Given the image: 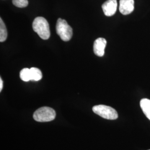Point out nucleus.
Segmentation results:
<instances>
[{
  "label": "nucleus",
  "instance_id": "f257e3e1",
  "mask_svg": "<svg viewBox=\"0 0 150 150\" xmlns=\"http://www.w3.org/2000/svg\"><path fill=\"white\" fill-rule=\"evenodd\" d=\"M33 31L43 40H48L50 37V30L47 21L42 17L35 18L32 23Z\"/></svg>",
  "mask_w": 150,
  "mask_h": 150
},
{
  "label": "nucleus",
  "instance_id": "f03ea898",
  "mask_svg": "<svg viewBox=\"0 0 150 150\" xmlns=\"http://www.w3.org/2000/svg\"><path fill=\"white\" fill-rule=\"evenodd\" d=\"M56 112L53 108L49 107H42L38 109L33 115V119L38 122H49L56 117Z\"/></svg>",
  "mask_w": 150,
  "mask_h": 150
},
{
  "label": "nucleus",
  "instance_id": "7ed1b4c3",
  "mask_svg": "<svg viewBox=\"0 0 150 150\" xmlns=\"http://www.w3.org/2000/svg\"><path fill=\"white\" fill-rule=\"evenodd\" d=\"M56 32L61 40L64 41H69L71 39L73 31L72 28L66 20L59 18L56 23Z\"/></svg>",
  "mask_w": 150,
  "mask_h": 150
},
{
  "label": "nucleus",
  "instance_id": "20e7f679",
  "mask_svg": "<svg viewBox=\"0 0 150 150\" xmlns=\"http://www.w3.org/2000/svg\"><path fill=\"white\" fill-rule=\"evenodd\" d=\"M92 111L96 115L107 120H113L118 118L117 111L112 107L106 105H99L94 106L92 107Z\"/></svg>",
  "mask_w": 150,
  "mask_h": 150
},
{
  "label": "nucleus",
  "instance_id": "39448f33",
  "mask_svg": "<svg viewBox=\"0 0 150 150\" xmlns=\"http://www.w3.org/2000/svg\"><path fill=\"white\" fill-rule=\"evenodd\" d=\"M117 8V0H107L102 5L103 13L106 16H113L116 13Z\"/></svg>",
  "mask_w": 150,
  "mask_h": 150
},
{
  "label": "nucleus",
  "instance_id": "423d86ee",
  "mask_svg": "<svg viewBox=\"0 0 150 150\" xmlns=\"http://www.w3.org/2000/svg\"><path fill=\"white\" fill-rule=\"evenodd\" d=\"M134 10V0H120L119 10L123 15H127L132 13Z\"/></svg>",
  "mask_w": 150,
  "mask_h": 150
},
{
  "label": "nucleus",
  "instance_id": "0eeeda50",
  "mask_svg": "<svg viewBox=\"0 0 150 150\" xmlns=\"http://www.w3.org/2000/svg\"><path fill=\"white\" fill-rule=\"evenodd\" d=\"M107 41L104 38H98L93 44V51L97 56L102 57L105 54V49Z\"/></svg>",
  "mask_w": 150,
  "mask_h": 150
},
{
  "label": "nucleus",
  "instance_id": "6e6552de",
  "mask_svg": "<svg viewBox=\"0 0 150 150\" xmlns=\"http://www.w3.org/2000/svg\"><path fill=\"white\" fill-rule=\"evenodd\" d=\"M140 106L146 116L150 120V100L143 98L140 101Z\"/></svg>",
  "mask_w": 150,
  "mask_h": 150
},
{
  "label": "nucleus",
  "instance_id": "1a4fd4ad",
  "mask_svg": "<svg viewBox=\"0 0 150 150\" xmlns=\"http://www.w3.org/2000/svg\"><path fill=\"white\" fill-rule=\"evenodd\" d=\"M31 80L35 81H38L41 80L42 78V74L41 70L36 67H32L30 69Z\"/></svg>",
  "mask_w": 150,
  "mask_h": 150
},
{
  "label": "nucleus",
  "instance_id": "9d476101",
  "mask_svg": "<svg viewBox=\"0 0 150 150\" xmlns=\"http://www.w3.org/2000/svg\"><path fill=\"white\" fill-rule=\"evenodd\" d=\"M7 38V31L6 27L5 24L2 20L0 18V42H2L5 41Z\"/></svg>",
  "mask_w": 150,
  "mask_h": 150
},
{
  "label": "nucleus",
  "instance_id": "9b49d317",
  "mask_svg": "<svg viewBox=\"0 0 150 150\" xmlns=\"http://www.w3.org/2000/svg\"><path fill=\"white\" fill-rule=\"evenodd\" d=\"M20 77L22 80L25 82H28L31 80L30 69L28 68H24L20 71Z\"/></svg>",
  "mask_w": 150,
  "mask_h": 150
},
{
  "label": "nucleus",
  "instance_id": "f8f14e48",
  "mask_svg": "<svg viewBox=\"0 0 150 150\" xmlns=\"http://www.w3.org/2000/svg\"><path fill=\"white\" fill-rule=\"evenodd\" d=\"M12 3L15 6L20 8L26 7L28 4V0H12Z\"/></svg>",
  "mask_w": 150,
  "mask_h": 150
},
{
  "label": "nucleus",
  "instance_id": "ddd939ff",
  "mask_svg": "<svg viewBox=\"0 0 150 150\" xmlns=\"http://www.w3.org/2000/svg\"><path fill=\"white\" fill-rule=\"evenodd\" d=\"M3 88V81L1 78H0V91H2Z\"/></svg>",
  "mask_w": 150,
  "mask_h": 150
},
{
  "label": "nucleus",
  "instance_id": "4468645a",
  "mask_svg": "<svg viewBox=\"0 0 150 150\" xmlns=\"http://www.w3.org/2000/svg\"></svg>",
  "mask_w": 150,
  "mask_h": 150
}]
</instances>
